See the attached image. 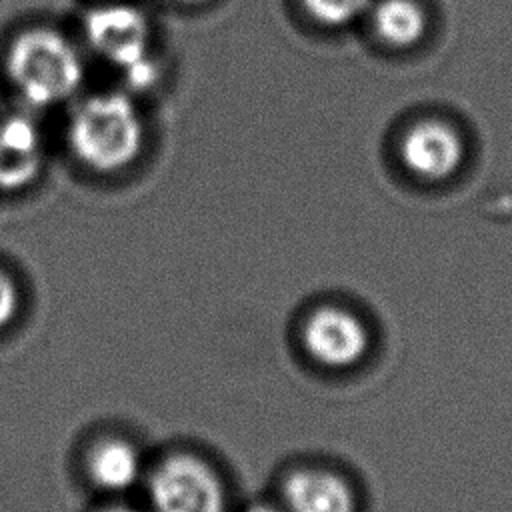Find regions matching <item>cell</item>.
Returning <instances> with one entry per match:
<instances>
[{"label":"cell","mask_w":512,"mask_h":512,"mask_svg":"<svg viewBox=\"0 0 512 512\" xmlns=\"http://www.w3.org/2000/svg\"><path fill=\"white\" fill-rule=\"evenodd\" d=\"M90 476L104 490H124L134 484L140 472L136 450L120 440L100 444L90 456Z\"/></svg>","instance_id":"30bf717a"},{"label":"cell","mask_w":512,"mask_h":512,"mask_svg":"<svg viewBox=\"0 0 512 512\" xmlns=\"http://www.w3.org/2000/svg\"><path fill=\"white\" fill-rule=\"evenodd\" d=\"M110 512H130V510H126V508H116V510H110Z\"/></svg>","instance_id":"9a60e30c"},{"label":"cell","mask_w":512,"mask_h":512,"mask_svg":"<svg viewBox=\"0 0 512 512\" xmlns=\"http://www.w3.org/2000/svg\"><path fill=\"white\" fill-rule=\"evenodd\" d=\"M124 70V78L132 90H146L158 80V66L154 58L144 56L132 64H128Z\"/></svg>","instance_id":"7c38bea8"},{"label":"cell","mask_w":512,"mask_h":512,"mask_svg":"<svg viewBox=\"0 0 512 512\" xmlns=\"http://www.w3.org/2000/svg\"><path fill=\"white\" fill-rule=\"evenodd\" d=\"M84 34L92 50L106 62L126 68L148 56L150 24L142 10L128 4H108L90 10Z\"/></svg>","instance_id":"277c9868"},{"label":"cell","mask_w":512,"mask_h":512,"mask_svg":"<svg viewBox=\"0 0 512 512\" xmlns=\"http://www.w3.org/2000/svg\"><path fill=\"white\" fill-rule=\"evenodd\" d=\"M304 344L318 362L332 368H346L364 356L368 332L350 312L320 308L304 324Z\"/></svg>","instance_id":"8992f818"},{"label":"cell","mask_w":512,"mask_h":512,"mask_svg":"<svg viewBox=\"0 0 512 512\" xmlns=\"http://www.w3.org/2000/svg\"><path fill=\"white\" fill-rule=\"evenodd\" d=\"M156 512H224V492L216 474L198 458L174 456L154 474Z\"/></svg>","instance_id":"3957f363"},{"label":"cell","mask_w":512,"mask_h":512,"mask_svg":"<svg viewBox=\"0 0 512 512\" xmlns=\"http://www.w3.org/2000/svg\"><path fill=\"white\" fill-rule=\"evenodd\" d=\"M250 512H276V510L270 506H254Z\"/></svg>","instance_id":"5bb4252c"},{"label":"cell","mask_w":512,"mask_h":512,"mask_svg":"<svg viewBox=\"0 0 512 512\" xmlns=\"http://www.w3.org/2000/svg\"><path fill=\"white\" fill-rule=\"evenodd\" d=\"M180 2H200V0H180Z\"/></svg>","instance_id":"2e32d148"},{"label":"cell","mask_w":512,"mask_h":512,"mask_svg":"<svg viewBox=\"0 0 512 512\" xmlns=\"http://www.w3.org/2000/svg\"><path fill=\"white\" fill-rule=\"evenodd\" d=\"M42 168V136L34 120L22 114L0 122V190L30 184Z\"/></svg>","instance_id":"52a82bcc"},{"label":"cell","mask_w":512,"mask_h":512,"mask_svg":"<svg viewBox=\"0 0 512 512\" xmlns=\"http://www.w3.org/2000/svg\"><path fill=\"white\" fill-rule=\"evenodd\" d=\"M18 308V292L8 276L0 272V328L6 326Z\"/></svg>","instance_id":"4fadbf2b"},{"label":"cell","mask_w":512,"mask_h":512,"mask_svg":"<svg viewBox=\"0 0 512 512\" xmlns=\"http://www.w3.org/2000/svg\"><path fill=\"white\" fill-rule=\"evenodd\" d=\"M400 156L412 174L424 180H444L460 168L464 142L450 124L422 120L406 132Z\"/></svg>","instance_id":"5b68a950"},{"label":"cell","mask_w":512,"mask_h":512,"mask_svg":"<svg viewBox=\"0 0 512 512\" xmlns=\"http://www.w3.org/2000/svg\"><path fill=\"white\" fill-rule=\"evenodd\" d=\"M142 120L132 100L118 92L84 100L70 120V148L92 170L114 172L128 166L142 148Z\"/></svg>","instance_id":"6da1fadb"},{"label":"cell","mask_w":512,"mask_h":512,"mask_svg":"<svg viewBox=\"0 0 512 512\" xmlns=\"http://www.w3.org/2000/svg\"><path fill=\"white\" fill-rule=\"evenodd\" d=\"M284 496L290 512H354L352 490L328 472L302 470L288 478Z\"/></svg>","instance_id":"ba28073f"},{"label":"cell","mask_w":512,"mask_h":512,"mask_svg":"<svg viewBox=\"0 0 512 512\" xmlns=\"http://www.w3.org/2000/svg\"><path fill=\"white\" fill-rule=\"evenodd\" d=\"M8 76L22 98L50 106L70 98L84 80L78 50L58 32L34 28L20 34L8 52Z\"/></svg>","instance_id":"7a4b0ae2"},{"label":"cell","mask_w":512,"mask_h":512,"mask_svg":"<svg viewBox=\"0 0 512 512\" xmlns=\"http://www.w3.org/2000/svg\"><path fill=\"white\" fill-rule=\"evenodd\" d=\"M308 14L326 26H344L360 18L372 0H302Z\"/></svg>","instance_id":"8fae6325"},{"label":"cell","mask_w":512,"mask_h":512,"mask_svg":"<svg viewBox=\"0 0 512 512\" xmlns=\"http://www.w3.org/2000/svg\"><path fill=\"white\" fill-rule=\"evenodd\" d=\"M374 32L396 48L414 46L426 32V12L416 0H380L372 6Z\"/></svg>","instance_id":"9c48e42d"}]
</instances>
